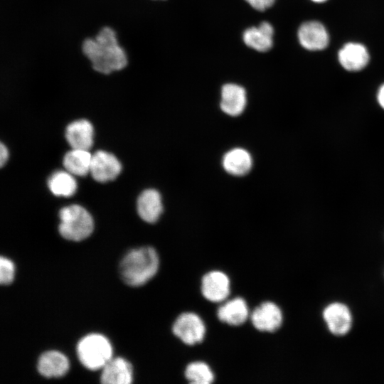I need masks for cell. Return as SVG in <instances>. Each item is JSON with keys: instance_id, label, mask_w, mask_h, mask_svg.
Masks as SVG:
<instances>
[{"instance_id": "6da1fadb", "label": "cell", "mask_w": 384, "mask_h": 384, "mask_svg": "<svg viewBox=\"0 0 384 384\" xmlns=\"http://www.w3.org/2000/svg\"><path fill=\"white\" fill-rule=\"evenodd\" d=\"M81 50L92 70L102 75L123 70L128 63L124 48L120 46L115 31L110 26L101 28L94 38H86Z\"/></svg>"}, {"instance_id": "7a4b0ae2", "label": "cell", "mask_w": 384, "mask_h": 384, "mask_svg": "<svg viewBox=\"0 0 384 384\" xmlns=\"http://www.w3.org/2000/svg\"><path fill=\"white\" fill-rule=\"evenodd\" d=\"M159 258L156 250L150 246L129 250L119 263V274L123 282L131 287H139L156 274Z\"/></svg>"}, {"instance_id": "3957f363", "label": "cell", "mask_w": 384, "mask_h": 384, "mask_svg": "<svg viewBox=\"0 0 384 384\" xmlns=\"http://www.w3.org/2000/svg\"><path fill=\"white\" fill-rule=\"evenodd\" d=\"M60 235L68 240L81 241L89 237L94 230L91 214L82 206L73 204L59 211Z\"/></svg>"}, {"instance_id": "277c9868", "label": "cell", "mask_w": 384, "mask_h": 384, "mask_svg": "<svg viewBox=\"0 0 384 384\" xmlns=\"http://www.w3.org/2000/svg\"><path fill=\"white\" fill-rule=\"evenodd\" d=\"M76 351L80 363L92 370L102 368L112 358L110 342L100 334H90L82 337L78 343Z\"/></svg>"}, {"instance_id": "5b68a950", "label": "cell", "mask_w": 384, "mask_h": 384, "mask_svg": "<svg viewBox=\"0 0 384 384\" xmlns=\"http://www.w3.org/2000/svg\"><path fill=\"white\" fill-rule=\"evenodd\" d=\"M172 331L184 343L194 345L203 340L206 326L198 315L193 312H185L176 318Z\"/></svg>"}, {"instance_id": "8992f818", "label": "cell", "mask_w": 384, "mask_h": 384, "mask_svg": "<svg viewBox=\"0 0 384 384\" xmlns=\"http://www.w3.org/2000/svg\"><path fill=\"white\" fill-rule=\"evenodd\" d=\"M322 316L329 331L336 336L347 334L353 325V316L349 307L339 302L326 305Z\"/></svg>"}, {"instance_id": "52a82bcc", "label": "cell", "mask_w": 384, "mask_h": 384, "mask_svg": "<svg viewBox=\"0 0 384 384\" xmlns=\"http://www.w3.org/2000/svg\"><path fill=\"white\" fill-rule=\"evenodd\" d=\"M121 171V163L113 154L99 150L92 155L90 173L96 181L105 183L112 181Z\"/></svg>"}, {"instance_id": "ba28073f", "label": "cell", "mask_w": 384, "mask_h": 384, "mask_svg": "<svg viewBox=\"0 0 384 384\" xmlns=\"http://www.w3.org/2000/svg\"><path fill=\"white\" fill-rule=\"evenodd\" d=\"M297 36L301 46L309 50H324L329 43V35L326 28L316 21L302 23L298 29Z\"/></svg>"}, {"instance_id": "9c48e42d", "label": "cell", "mask_w": 384, "mask_h": 384, "mask_svg": "<svg viewBox=\"0 0 384 384\" xmlns=\"http://www.w3.org/2000/svg\"><path fill=\"white\" fill-rule=\"evenodd\" d=\"M250 319L256 329L260 331L274 332L281 326L283 314L276 304L265 302L253 310Z\"/></svg>"}, {"instance_id": "30bf717a", "label": "cell", "mask_w": 384, "mask_h": 384, "mask_svg": "<svg viewBox=\"0 0 384 384\" xmlns=\"http://www.w3.org/2000/svg\"><path fill=\"white\" fill-rule=\"evenodd\" d=\"M201 292L203 297L210 302L224 301L230 294L228 277L220 271L208 272L201 280Z\"/></svg>"}, {"instance_id": "8fae6325", "label": "cell", "mask_w": 384, "mask_h": 384, "mask_svg": "<svg viewBox=\"0 0 384 384\" xmlns=\"http://www.w3.org/2000/svg\"><path fill=\"white\" fill-rule=\"evenodd\" d=\"M65 135L72 149L89 150L93 144L94 128L88 120L78 119L67 126Z\"/></svg>"}, {"instance_id": "7c38bea8", "label": "cell", "mask_w": 384, "mask_h": 384, "mask_svg": "<svg viewBox=\"0 0 384 384\" xmlns=\"http://www.w3.org/2000/svg\"><path fill=\"white\" fill-rule=\"evenodd\" d=\"M132 380V366L123 358H112L102 367L100 382L103 384H129Z\"/></svg>"}, {"instance_id": "4fadbf2b", "label": "cell", "mask_w": 384, "mask_h": 384, "mask_svg": "<svg viewBox=\"0 0 384 384\" xmlns=\"http://www.w3.org/2000/svg\"><path fill=\"white\" fill-rule=\"evenodd\" d=\"M341 65L348 71H359L368 63L370 56L367 48L361 43H346L338 53Z\"/></svg>"}, {"instance_id": "5bb4252c", "label": "cell", "mask_w": 384, "mask_h": 384, "mask_svg": "<svg viewBox=\"0 0 384 384\" xmlns=\"http://www.w3.org/2000/svg\"><path fill=\"white\" fill-rule=\"evenodd\" d=\"M247 104L246 92L243 87L228 83L221 90L220 108L225 114L235 117L240 115Z\"/></svg>"}, {"instance_id": "9a60e30c", "label": "cell", "mask_w": 384, "mask_h": 384, "mask_svg": "<svg viewBox=\"0 0 384 384\" xmlns=\"http://www.w3.org/2000/svg\"><path fill=\"white\" fill-rule=\"evenodd\" d=\"M137 209L139 217L146 223L156 222L163 212L161 196L154 188L141 193L137 198Z\"/></svg>"}, {"instance_id": "2e32d148", "label": "cell", "mask_w": 384, "mask_h": 384, "mask_svg": "<svg viewBox=\"0 0 384 384\" xmlns=\"http://www.w3.org/2000/svg\"><path fill=\"white\" fill-rule=\"evenodd\" d=\"M69 361L62 353L48 351L43 353L37 362L38 372L46 378H60L67 373Z\"/></svg>"}, {"instance_id": "e0dca14e", "label": "cell", "mask_w": 384, "mask_h": 384, "mask_svg": "<svg viewBox=\"0 0 384 384\" xmlns=\"http://www.w3.org/2000/svg\"><path fill=\"white\" fill-rule=\"evenodd\" d=\"M273 35L272 26L264 21L258 26L247 28L243 32L242 39L248 47L259 52H266L272 47Z\"/></svg>"}, {"instance_id": "ac0fdd59", "label": "cell", "mask_w": 384, "mask_h": 384, "mask_svg": "<svg viewBox=\"0 0 384 384\" xmlns=\"http://www.w3.org/2000/svg\"><path fill=\"white\" fill-rule=\"evenodd\" d=\"M219 320L231 326L244 324L249 316L246 302L240 297L230 299L221 305L217 311Z\"/></svg>"}, {"instance_id": "d6986e66", "label": "cell", "mask_w": 384, "mask_h": 384, "mask_svg": "<svg viewBox=\"0 0 384 384\" xmlns=\"http://www.w3.org/2000/svg\"><path fill=\"white\" fill-rule=\"evenodd\" d=\"M252 165L250 154L242 148H234L223 156V166L230 174L243 176L247 174Z\"/></svg>"}, {"instance_id": "ffe728a7", "label": "cell", "mask_w": 384, "mask_h": 384, "mask_svg": "<svg viewBox=\"0 0 384 384\" xmlns=\"http://www.w3.org/2000/svg\"><path fill=\"white\" fill-rule=\"evenodd\" d=\"M92 155L89 150L72 149L65 154L63 164L73 175L84 176L90 173Z\"/></svg>"}, {"instance_id": "44dd1931", "label": "cell", "mask_w": 384, "mask_h": 384, "mask_svg": "<svg viewBox=\"0 0 384 384\" xmlns=\"http://www.w3.org/2000/svg\"><path fill=\"white\" fill-rule=\"evenodd\" d=\"M50 192L56 196L70 197L77 191L78 183L74 175L65 170L56 171L48 180Z\"/></svg>"}, {"instance_id": "7402d4cb", "label": "cell", "mask_w": 384, "mask_h": 384, "mask_svg": "<svg viewBox=\"0 0 384 384\" xmlns=\"http://www.w3.org/2000/svg\"><path fill=\"white\" fill-rule=\"evenodd\" d=\"M185 377L194 384H209L214 380V375L210 368L201 361L189 363L185 370Z\"/></svg>"}, {"instance_id": "603a6c76", "label": "cell", "mask_w": 384, "mask_h": 384, "mask_svg": "<svg viewBox=\"0 0 384 384\" xmlns=\"http://www.w3.org/2000/svg\"><path fill=\"white\" fill-rule=\"evenodd\" d=\"M15 267L13 262L7 257L0 258V283L3 285L11 284L14 278Z\"/></svg>"}, {"instance_id": "cb8c5ba5", "label": "cell", "mask_w": 384, "mask_h": 384, "mask_svg": "<svg viewBox=\"0 0 384 384\" xmlns=\"http://www.w3.org/2000/svg\"><path fill=\"white\" fill-rule=\"evenodd\" d=\"M253 9L262 11L271 7L275 0H245Z\"/></svg>"}, {"instance_id": "d4e9b609", "label": "cell", "mask_w": 384, "mask_h": 384, "mask_svg": "<svg viewBox=\"0 0 384 384\" xmlns=\"http://www.w3.org/2000/svg\"><path fill=\"white\" fill-rule=\"evenodd\" d=\"M9 150L5 144L1 143L0 145V164L3 166L9 159Z\"/></svg>"}, {"instance_id": "484cf974", "label": "cell", "mask_w": 384, "mask_h": 384, "mask_svg": "<svg viewBox=\"0 0 384 384\" xmlns=\"http://www.w3.org/2000/svg\"><path fill=\"white\" fill-rule=\"evenodd\" d=\"M377 100L380 107L384 110V84L378 89L377 93Z\"/></svg>"}, {"instance_id": "4316f807", "label": "cell", "mask_w": 384, "mask_h": 384, "mask_svg": "<svg viewBox=\"0 0 384 384\" xmlns=\"http://www.w3.org/2000/svg\"><path fill=\"white\" fill-rule=\"evenodd\" d=\"M311 1H314V2H316V3H323V2H325L327 0H311Z\"/></svg>"}]
</instances>
